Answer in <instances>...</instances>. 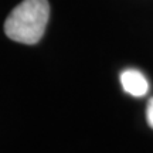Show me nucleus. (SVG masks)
Segmentation results:
<instances>
[{
    "label": "nucleus",
    "instance_id": "obj_2",
    "mask_svg": "<svg viewBox=\"0 0 153 153\" xmlns=\"http://www.w3.org/2000/svg\"><path fill=\"white\" fill-rule=\"evenodd\" d=\"M120 85L126 94L132 97H143L149 91V82L140 71L129 68L120 72Z\"/></svg>",
    "mask_w": 153,
    "mask_h": 153
},
{
    "label": "nucleus",
    "instance_id": "obj_1",
    "mask_svg": "<svg viewBox=\"0 0 153 153\" xmlns=\"http://www.w3.org/2000/svg\"><path fill=\"white\" fill-rule=\"evenodd\" d=\"M50 17L47 0H23L4 22L6 36L22 44H36L43 37Z\"/></svg>",
    "mask_w": 153,
    "mask_h": 153
},
{
    "label": "nucleus",
    "instance_id": "obj_3",
    "mask_svg": "<svg viewBox=\"0 0 153 153\" xmlns=\"http://www.w3.org/2000/svg\"><path fill=\"white\" fill-rule=\"evenodd\" d=\"M146 119H148L149 126L153 129V97L149 99L148 108H146Z\"/></svg>",
    "mask_w": 153,
    "mask_h": 153
}]
</instances>
